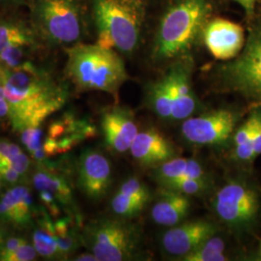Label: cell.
I'll list each match as a JSON object with an SVG mask.
<instances>
[{
  "mask_svg": "<svg viewBox=\"0 0 261 261\" xmlns=\"http://www.w3.org/2000/svg\"><path fill=\"white\" fill-rule=\"evenodd\" d=\"M0 76L9 105L8 119L18 133L41 127L68 102V86L30 61L14 69H0Z\"/></svg>",
  "mask_w": 261,
  "mask_h": 261,
  "instance_id": "obj_1",
  "label": "cell"
},
{
  "mask_svg": "<svg viewBox=\"0 0 261 261\" xmlns=\"http://www.w3.org/2000/svg\"><path fill=\"white\" fill-rule=\"evenodd\" d=\"M66 75L79 91H102L118 96L128 74L114 49L97 43H75L66 48Z\"/></svg>",
  "mask_w": 261,
  "mask_h": 261,
  "instance_id": "obj_2",
  "label": "cell"
},
{
  "mask_svg": "<svg viewBox=\"0 0 261 261\" xmlns=\"http://www.w3.org/2000/svg\"><path fill=\"white\" fill-rule=\"evenodd\" d=\"M75 260L79 261H98L97 257L94 255L92 252L90 253H82L77 255L75 258Z\"/></svg>",
  "mask_w": 261,
  "mask_h": 261,
  "instance_id": "obj_37",
  "label": "cell"
},
{
  "mask_svg": "<svg viewBox=\"0 0 261 261\" xmlns=\"http://www.w3.org/2000/svg\"><path fill=\"white\" fill-rule=\"evenodd\" d=\"M22 175L16 169L8 166L0 165V181L8 184H17Z\"/></svg>",
  "mask_w": 261,
  "mask_h": 261,
  "instance_id": "obj_35",
  "label": "cell"
},
{
  "mask_svg": "<svg viewBox=\"0 0 261 261\" xmlns=\"http://www.w3.org/2000/svg\"><path fill=\"white\" fill-rule=\"evenodd\" d=\"M225 243L217 234L208 238L194 252H190L181 258L183 261H224L227 256L224 254Z\"/></svg>",
  "mask_w": 261,
  "mask_h": 261,
  "instance_id": "obj_25",
  "label": "cell"
},
{
  "mask_svg": "<svg viewBox=\"0 0 261 261\" xmlns=\"http://www.w3.org/2000/svg\"><path fill=\"white\" fill-rule=\"evenodd\" d=\"M260 253H261V244H260Z\"/></svg>",
  "mask_w": 261,
  "mask_h": 261,
  "instance_id": "obj_42",
  "label": "cell"
},
{
  "mask_svg": "<svg viewBox=\"0 0 261 261\" xmlns=\"http://www.w3.org/2000/svg\"><path fill=\"white\" fill-rule=\"evenodd\" d=\"M207 0H179L160 21L153 57L166 60L179 56L194 44L210 12Z\"/></svg>",
  "mask_w": 261,
  "mask_h": 261,
  "instance_id": "obj_4",
  "label": "cell"
},
{
  "mask_svg": "<svg viewBox=\"0 0 261 261\" xmlns=\"http://www.w3.org/2000/svg\"><path fill=\"white\" fill-rule=\"evenodd\" d=\"M39 192H40V199L42 203H44V205L46 206L47 211H49L54 217H57L60 213V209L56 197L47 191H39Z\"/></svg>",
  "mask_w": 261,
  "mask_h": 261,
  "instance_id": "obj_32",
  "label": "cell"
},
{
  "mask_svg": "<svg viewBox=\"0 0 261 261\" xmlns=\"http://www.w3.org/2000/svg\"><path fill=\"white\" fill-rule=\"evenodd\" d=\"M146 203V201L117 192L112 198V209L114 214L123 219H127L140 214Z\"/></svg>",
  "mask_w": 261,
  "mask_h": 261,
  "instance_id": "obj_28",
  "label": "cell"
},
{
  "mask_svg": "<svg viewBox=\"0 0 261 261\" xmlns=\"http://www.w3.org/2000/svg\"><path fill=\"white\" fill-rule=\"evenodd\" d=\"M192 66L193 61L184 58L171 66L166 74L173 98L171 121H184L197 110L198 102L192 85Z\"/></svg>",
  "mask_w": 261,
  "mask_h": 261,
  "instance_id": "obj_13",
  "label": "cell"
},
{
  "mask_svg": "<svg viewBox=\"0 0 261 261\" xmlns=\"http://www.w3.org/2000/svg\"><path fill=\"white\" fill-rule=\"evenodd\" d=\"M92 11L98 45L123 54L135 51L144 20L141 0H92Z\"/></svg>",
  "mask_w": 261,
  "mask_h": 261,
  "instance_id": "obj_3",
  "label": "cell"
},
{
  "mask_svg": "<svg viewBox=\"0 0 261 261\" xmlns=\"http://www.w3.org/2000/svg\"><path fill=\"white\" fill-rule=\"evenodd\" d=\"M238 116L228 110H217L191 116L182 123L185 140L196 145H223L233 136Z\"/></svg>",
  "mask_w": 261,
  "mask_h": 261,
  "instance_id": "obj_9",
  "label": "cell"
},
{
  "mask_svg": "<svg viewBox=\"0 0 261 261\" xmlns=\"http://www.w3.org/2000/svg\"><path fill=\"white\" fill-rule=\"evenodd\" d=\"M0 188H1V181H0Z\"/></svg>",
  "mask_w": 261,
  "mask_h": 261,
  "instance_id": "obj_41",
  "label": "cell"
},
{
  "mask_svg": "<svg viewBox=\"0 0 261 261\" xmlns=\"http://www.w3.org/2000/svg\"><path fill=\"white\" fill-rule=\"evenodd\" d=\"M94 135V128L86 122L66 116L53 122L44 139L43 151L46 158L72 149L77 143Z\"/></svg>",
  "mask_w": 261,
  "mask_h": 261,
  "instance_id": "obj_15",
  "label": "cell"
},
{
  "mask_svg": "<svg viewBox=\"0 0 261 261\" xmlns=\"http://www.w3.org/2000/svg\"><path fill=\"white\" fill-rule=\"evenodd\" d=\"M33 246L38 254L47 257H60L56 239V227L51 219L44 213L33 233Z\"/></svg>",
  "mask_w": 261,
  "mask_h": 261,
  "instance_id": "obj_22",
  "label": "cell"
},
{
  "mask_svg": "<svg viewBox=\"0 0 261 261\" xmlns=\"http://www.w3.org/2000/svg\"><path fill=\"white\" fill-rule=\"evenodd\" d=\"M30 25L50 45L75 44L84 32L81 0H30Z\"/></svg>",
  "mask_w": 261,
  "mask_h": 261,
  "instance_id": "obj_5",
  "label": "cell"
},
{
  "mask_svg": "<svg viewBox=\"0 0 261 261\" xmlns=\"http://www.w3.org/2000/svg\"><path fill=\"white\" fill-rule=\"evenodd\" d=\"M256 114V124L253 140V157L254 160L261 155V108L254 110Z\"/></svg>",
  "mask_w": 261,
  "mask_h": 261,
  "instance_id": "obj_34",
  "label": "cell"
},
{
  "mask_svg": "<svg viewBox=\"0 0 261 261\" xmlns=\"http://www.w3.org/2000/svg\"><path fill=\"white\" fill-rule=\"evenodd\" d=\"M2 86V81H1V76H0V87Z\"/></svg>",
  "mask_w": 261,
  "mask_h": 261,
  "instance_id": "obj_39",
  "label": "cell"
},
{
  "mask_svg": "<svg viewBox=\"0 0 261 261\" xmlns=\"http://www.w3.org/2000/svg\"><path fill=\"white\" fill-rule=\"evenodd\" d=\"M256 124V114L254 110L249 118L240 125L232 136L233 140V157L236 161L250 164L254 161L253 157V140Z\"/></svg>",
  "mask_w": 261,
  "mask_h": 261,
  "instance_id": "obj_21",
  "label": "cell"
},
{
  "mask_svg": "<svg viewBox=\"0 0 261 261\" xmlns=\"http://www.w3.org/2000/svg\"><path fill=\"white\" fill-rule=\"evenodd\" d=\"M0 165L16 169L21 175L28 172L30 162L19 145L9 140L0 139Z\"/></svg>",
  "mask_w": 261,
  "mask_h": 261,
  "instance_id": "obj_26",
  "label": "cell"
},
{
  "mask_svg": "<svg viewBox=\"0 0 261 261\" xmlns=\"http://www.w3.org/2000/svg\"><path fill=\"white\" fill-rule=\"evenodd\" d=\"M184 177L208 180L205 169L193 159H170L159 165L156 170V179L161 185Z\"/></svg>",
  "mask_w": 261,
  "mask_h": 261,
  "instance_id": "obj_19",
  "label": "cell"
},
{
  "mask_svg": "<svg viewBox=\"0 0 261 261\" xmlns=\"http://www.w3.org/2000/svg\"><path fill=\"white\" fill-rule=\"evenodd\" d=\"M0 240H3V234L0 231Z\"/></svg>",
  "mask_w": 261,
  "mask_h": 261,
  "instance_id": "obj_38",
  "label": "cell"
},
{
  "mask_svg": "<svg viewBox=\"0 0 261 261\" xmlns=\"http://www.w3.org/2000/svg\"><path fill=\"white\" fill-rule=\"evenodd\" d=\"M148 103L153 112L160 118L171 120L173 98L171 95L170 85L167 75L150 86L148 91Z\"/></svg>",
  "mask_w": 261,
  "mask_h": 261,
  "instance_id": "obj_24",
  "label": "cell"
},
{
  "mask_svg": "<svg viewBox=\"0 0 261 261\" xmlns=\"http://www.w3.org/2000/svg\"><path fill=\"white\" fill-rule=\"evenodd\" d=\"M37 252L34 246L29 245L28 243L18 248L16 251L0 258L2 261H30L36 258Z\"/></svg>",
  "mask_w": 261,
  "mask_h": 261,
  "instance_id": "obj_31",
  "label": "cell"
},
{
  "mask_svg": "<svg viewBox=\"0 0 261 261\" xmlns=\"http://www.w3.org/2000/svg\"><path fill=\"white\" fill-rule=\"evenodd\" d=\"M223 74L229 87L261 103V29L252 33L242 54L224 67Z\"/></svg>",
  "mask_w": 261,
  "mask_h": 261,
  "instance_id": "obj_8",
  "label": "cell"
},
{
  "mask_svg": "<svg viewBox=\"0 0 261 261\" xmlns=\"http://www.w3.org/2000/svg\"><path fill=\"white\" fill-rule=\"evenodd\" d=\"M33 198L28 187L12 188L0 199V219L6 223L24 226L30 223Z\"/></svg>",
  "mask_w": 261,
  "mask_h": 261,
  "instance_id": "obj_18",
  "label": "cell"
},
{
  "mask_svg": "<svg viewBox=\"0 0 261 261\" xmlns=\"http://www.w3.org/2000/svg\"><path fill=\"white\" fill-rule=\"evenodd\" d=\"M82 238L98 261L134 259L140 252L141 243L138 226L123 218L92 221L84 227Z\"/></svg>",
  "mask_w": 261,
  "mask_h": 261,
  "instance_id": "obj_6",
  "label": "cell"
},
{
  "mask_svg": "<svg viewBox=\"0 0 261 261\" xmlns=\"http://www.w3.org/2000/svg\"><path fill=\"white\" fill-rule=\"evenodd\" d=\"M0 1H8V0H0Z\"/></svg>",
  "mask_w": 261,
  "mask_h": 261,
  "instance_id": "obj_40",
  "label": "cell"
},
{
  "mask_svg": "<svg viewBox=\"0 0 261 261\" xmlns=\"http://www.w3.org/2000/svg\"><path fill=\"white\" fill-rule=\"evenodd\" d=\"M218 231L216 224L205 220L182 222L164 233L161 244L168 254L181 259Z\"/></svg>",
  "mask_w": 261,
  "mask_h": 261,
  "instance_id": "obj_10",
  "label": "cell"
},
{
  "mask_svg": "<svg viewBox=\"0 0 261 261\" xmlns=\"http://www.w3.org/2000/svg\"><path fill=\"white\" fill-rule=\"evenodd\" d=\"M33 184L38 191H47L56 197L59 204H73V193L68 181L61 174L47 169H39L33 176Z\"/></svg>",
  "mask_w": 261,
  "mask_h": 261,
  "instance_id": "obj_20",
  "label": "cell"
},
{
  "mask_svg": "<svg viewBox=\"0 0 261 261\" xmlns=\"http://www.w3.org/2000/svg\"><path fill=\"white\" fill-rule=\"evenodd\" d=\"M59 256L65 257L74 252L77 239L74 229L70 225L69 219L58 220L55 224Z\"/></svg>",
  "mask_w": 261,
  "mask_h": 261,
  "instance_id": "obj_27",
  "label": "cell"
},
{
  "mask_svg": "<svg viewBox=\"0 0 261 261\" xmlns=\"http://www.w3.org/2000/svg\"><path fill=\"white\" fill-rule=\"evenodd\" d=\"M161 187L175 191L187 196H198L205 193L206 190L209 188V181L196 178L184 177L162 184Z\"/></svg>",
  "mask_w": 261,
  "mask_h": 261,
  "instance_id": "obj_29",
  "label": "cell"
},
{
  "mask_svg": "<svg viewBox=\"0 0 261 261\" xmlns=\"http://www.w3.org/2000/svg\"><path fill=\"white\" fill-rule=\"evenodd\" d=\"M118 192H120L124 195L132 196L134 198L146 201V202H148V200L150 199L148 188L145 186V184L143 182H141L140 179L136 177L127 179L120 186Z\"/></svg>",
  "mask_w": 261,
  "mask_h": 261,
  "instance_id": "obj_30",
  "label": "cell"
},
{
  "mask_svg": "<svg viewBox=\"0 0 261 261\" xmlns=\"http://www.w3.org/2000/svg\"><path fill=\"white\" fill-rule=\"evenodd\" d=\"M27 243L28 241L25 239L19 238V237H11L9 239H7L5 242H3L0 248V258L16 251L18 248Z\"/></svg>",
  "mask_w": 261,
  "mask_h": 261,
  "instance_id": "obj_33",
  "label": "cell"
},
{
  "mask_svg": "<svg viewBox=\"0 0 261 261\" xmlns=\"http://www.w3.org/2000/svg\"><path fill=\"white\" fill-rule=\"evenodd\" d=\"M203 40L216 59L230 60L239 56L244 47V29L228 19H212L203 28Z\"/></svg>",
  "mask_w": 261,
  "mask_h": 261,
  "instance_id": "obj_12",
  "label": "cell"
},
{
  "mask_svg": "<svg viewBox=\"0 0 261 261\" xmlns=\"http://www.w3.org/2000/svg\"><path fill=\"white\" fill-rule=\"evenodd\" d=\"M233 1L237 2L239 5H241L248 15L252 14L256 2V0H233Z\"/></svg>",
  "mask_w": 261,
  "mask_h": 261,
  "instance_id": "obj_36",
  "label": "cell"
},
{
  "mask_svg": "<svg viewBox=\"0 0 261 261\" xmlns=\"http://www.w3.org/2000/svg\"><path fill=\"white\" fill-rule=\"evenodd\" d=\"M212 207L222 223L237 230H246L259 217L260 193L247 180L232 179L216 193Z\"/></svg>",
  "mask_w": 261,
  "mask_h": 261,
  "instance_id": "obj_7",
  "label": "cell"
},
{
  "mask_svg": "<svg viewBox=\"0 0 261 261\" xmlns=\"http://www.w3.org/2000/svg\"><path fill=\"white\" fill-rule=\"evenodd\" d=\"M36 39L31 25L15 19H0V53L18 44H35Z\"/></svg>",
  "mask_w": 261,
  "mask_h": 261,
  "instance_id": "obj_23",
  "label": "cell"
},
{
  "mask_svg": "<svg viewBox=\"0 0 261 261\" xmlns=\"http://www.w3.org/2000/svg\"><path fill=\"white\" fill-rule=\"evenodd\" d=\"M190 210L189 196L161 187L158 200L151 209V217L156 224L171 227L184 222Z\"/></svg>",
  "mask_w": 261,
  "mask_h": 261,
  "instance_id": "obj_17",
  "label": "cell"
},
{
  "mask_svg": "<svg viewBox=\"0 0 261 261\" xmlns=\"http://www.w3.org/2000/svg\"><path fill=\"white\" fill-rule=\"evenodd\" d=\"M112 165L103 154L89 150L81 156L77 164V182L85 196L101 199L112 185Z\"/></svg>",
  "mask_w": 261,
  "mask_h": 261,
  "instance_id": "obj_11",
  "label": "cell"
},
{
  "mask_svg": "<svg viewBox=\"0 0 261 261\" xmlns=\"http://www.w3.org/2000/svg\"><path fill=\"white\" fill-rule=\"evenodd\" d=\"M101 128L107 145L117 153L130 151V145L139 134L133 112L122 107L110 108L103 112Z\"/></svg>",
  "mask_w": 261,
  "mask_h": 261,
  "instance_id": "obj_14",
  "label": "cell"
},
{
  "mask_svg": "<svg viewBox=\"0 0 261 261\" xmlns=\"http://www.w3.org/2000/svg\"><path fill=\"white\" fill-rule=\"evenodd\" d=\"M130 152L133 158L145 166H159L175 156L172 143L156 129L139 132L130 145Z\"/></svg>",
  "mask_w": 261,
  "mask_h": 261,
  "instance_id": "obj_16",
  "label": "cell"
}]
</instances>
